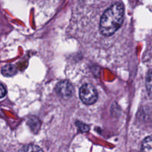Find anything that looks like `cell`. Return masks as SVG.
I'll list each match as a JSON object with an SVG mask.
<instances>
[{
    "label": "cell",
    "instance_id": "obj_6",
    "mask_svg": "<svg viewBox=\"0 0 152 152\" xmlns=\"http://www.w3.org/2000/svg\"><path fill=\"white\" fill-rule=\"evenodd\" d=\"M142 152H151V137L148 136L142 143Z\"/></svg>",
    "mask_w": 152,
    "mask_h": 152
},
{
    "label": "cell",
    "instance_id": "obj_9",
    "mask_svg": "<svg viewBox=\"0 0 152 152\" xmlns=\"http://www.w3.org/2000/svg\"><path fill=\"white\" fill-rule=\"evenodd\" d=\"M0 152H4L3 151H1V150H0Z\"/></svg>",
    "mask_w": 152,
    "mask_h": 152
},
{
    "label": "cell",
    "instance_id": "obj_2",
    "mask_svg": "<svg viewBox=\"0 0 152 152\" xmlns=\"http://www.w3.org/2000/svg\"><path fill=\"white\" fill-rule=\"evenodd\" d=\"M80 97L86 105H93L98 99L97 91L91 83L83 84L80 89Z\"/></svg>",
    "mask_w": 152,
    "mask_h": 152
},
{
    "label": "cell",
    "instance_id": "obj_8",
    "mask_svg": "<svg viewBox=\"0 0 152 152\" xmlns=\"http://www.w3.org/2000/svg\"><path fill=\"white\" fill-rule=\"evenodd\" d=\"M6 94H7V91H6L5 87L0 83V98L4 97Z\"/></svg>",
    "mask_w": 152,
    "mask_h": 152
},
{
    "label": "cell",
    "instance_id": "obj_1",
    "mask_svg": "<svg viewBox=\"0 0 152 152\" xmlns=\"http://www.w3.org/2000/svg\"><path fill=\"white\" fill-rule=\"evenodd\" d=\"M73 23L83 42L94 50L100 48L105 50L123 34L126 23L124 5L120 1H115L99 12L98 16H93L92 19H74Z\"/></svg>",
    "mask_w": 152,
    "mask_h": 152
},
{
    "label": "cell",
    "instance_id": "obj_4",
    "mask_svg": "<svg viewBox=\"0 0 152 152\" xmlns=\"http://www.w3.org/2000/svg\"><path fill=\"white\" fill-rule=\"evenodd\" d=\"M17 73L16 67L13 64H8L4 65L1 69V74L4 77H12Z\"/></svg>",
    "mask_w": 152,
    "mask_h": 152
},
{
    "label": "cell",
    "instance_id": "obj_7",
    "mask_svg": "<svg viewBox=\"0 0 152 152\" xmlns=\"http://www.w3.org/2000/svg\"><path fill=\"white\" fill-rule=\"evenodd\" d=\"M146 88H148V93L151 94V71H149L148 73V76L146 78Z\"/></svg>",
    "mask_w": 152,
    "mask_h": 152
},
{
    "label": "cell",
    "instance_id": "obj_5",
    "mask_svg": "<svg viewBox=\"0 0 152 152\" xmlns=\"http://www.w3.org/2000/svg\"><path fill=\"white\" fill-rule=\"evenodd\" d=\"M19 152H43V151L38 145L29 144V145H25L22 146L19 149Z\"/></svg>",
    "mask_w": 152,
    "mask_h": 152
},
{
    "label": "cell",
    "instance_id": "obj_3",
    "mask_svg": "<svg viewBox=\"0 0 152 152\" xmlns=\"http://www.w3.org/2000/svg\"><path fill=\"white\" fill-rule=\"evenodd\" d=\"M56 91L58 94L63 98H69L74 94V86L67 80L60 81L56 86Z\"/></svg>",
    "mask_w": 152,
    "mask_h": 152
}]
</instances>
